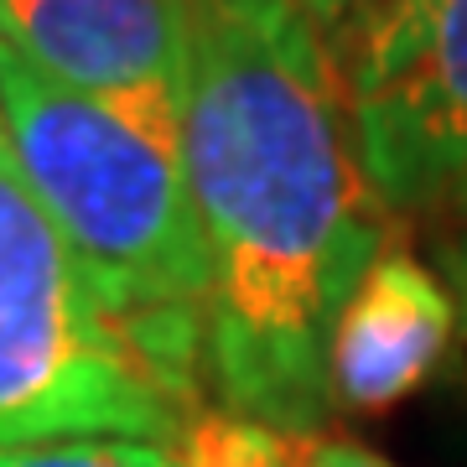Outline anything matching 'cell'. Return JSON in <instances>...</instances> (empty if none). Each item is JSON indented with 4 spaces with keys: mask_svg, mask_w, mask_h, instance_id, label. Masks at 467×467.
Masks as SVG:
<instances>
[{
    "mask_svg": "<svg viewBox=\"0 0 467 467\" xmlns=\"http://www.w3.org/2000/svg\"><path fill=\"white\" fill-rule=\"evenodd\" d=\"M0 467H182V447L135 436H84L47 447H5Z\"/></svg>",
    "mask_w": 467,
    "mask_h": 467,
    "instance_id": "8",
    "label": "cell"
},
{
    "mask_svg": "<svg viewBox=\"0 0 467 467\" xmlns=\"http://www.w3.org/2000/svg\"><path fill=\"white\" fill-rule=\"evenodd\" d=\"M198 416L202 379L99 296L0 125V451L84 436L171 447Z\"/></svg>",
    "mask_w": 467,
    "mask_h": 467,
    "instance_id": "3",
    "label": "cell"
},
{
    "mask_svg": "<svg viewBox=\"0 0 467 467\" xmlns=\"http://www.w3.org/2000/svg\"><path fill=\"white\" fill-rule=\"evenodd\" d=\"M457 306L436 265L384 250L348 291L327 333V395L337 410H389L447 368Z\"/></svg>",
    "mask_w": 467,
    "mask_h": 467,
    "instance_id": "6",
    "label": "cell"
},
{
    "mask_svg": "<svg viewBox=\"0 0 467 467\" xmlns=\"http://www.w3.org/2000/svg\"><path fill=\"white\" fill-rule=\"evenodd\" d=\"M0 47L52 84L182 130L187 0H0Z\"/></svg>",
    "mask_w": 467,
    "mask_h": 467,
    "instance_id": "5",
    "label": "cell"
},
{
    "mask_svg": "<svg viewBox=\"0 0 467 467\" xmlns=\"http://www.w3.org/2000/svg\"><path fill=\"white\" fill-rule=\"evenodd\" d=\"M182 161L208 254V384L285 441L317 436L327 333L389 250L337 63L291 0H187Z\"/></svg>",
    "mask_w": 467,
    "mask_h": 467,
    "instance_id": "1",
    "label": "cell"
},
{
    "mask_svg": "<svg viewBox=\"0 0 467 467\" xmlns=\"http://www.w3.org/2000/svg\"><path fill=\"white\" fill-rule=\"evenodd\" d=\"M451 202H457V208H462V218H467V182L457 187V192H451Z\"/></svg>",
    "mask_w": 467,
    "mask_h": 467,
    "instance_id": "12",
    "label": "cell"
},
{
    "mask_svg": "<svg viewBox=\"0 0 467 467\" xmlns=\"http://www.w3.org/2000/svg\"><path fill=\"white\" fill-rule=\"evenodd\" d=\"M0 125L99 296L177 368L208 379V254L182 130L52 84L5 47Z\"/></svg>",
    "mask_w": 467,
    "mask_h": 467,
    "instance_id": "2",
    "label": "cell"
},
{
    "mask_svg": "<svg viewBox=\"0 0 467 467\" xmlns=\"http://www.w3.org/2000/svg\"><path fill=\"white\" fill-rule=\"evenodd\" d=\"M333 63L384 208L451 198L467 182V0H379Z\"/></svg>",
    "mask_w": 467,
    "mask_h": 467,
    "instance_id": "4",
    "label": "cell"
},
{
    "mask_svg": "<svg viewBox=\"0 0 467 467\" xmlns=\"http://www.w3.org/2000/svg\"><path fill=\"white\" fill-rule=\"evenodd\" d=\"M291 5H296L312 26H317L327 47H337V42H343V36H348L353 26H358V21L379 5V0H291Z\"/></svg>",
    "mask_w": 467,
    "mask_h": 467,
    "instance_id": "10",
    "label": "cell"
},
{
    "mask_svg": "<svg viewBox=\"0 0 467 467\" xmlns=\"http://www.w3.org/2000/svg\"><path fill=\"white\" fill-rule=\"evenodd\" d=\"M182 467H296L291 441L234 410H202L182 436Z\"/></svg>",
    "mask_w": 467,
    "mask_h": 467,
    "instance_id": "7",
    "label": "cell"
},
{
    "mask_svg": "<svg viewBox=\"0 0 467 467\" xmlns=\"http://www.w3.org/2000/svg\"><path fill=\"white\" fill-rule=\"evenodd\" d=\"M436 275L447 281L451 306H457V343L467 353V234H451L436 244Z\"/></svg>",
    "mask_w": 467,
    "mask_h": 467,
    "instance_id": "11",
    "label": "cell"
},
{
    "mask_svg": "<svg viewBox=\"0 0 467 467\" xmlns=\"http://www.w3.org/2000/svg\"><path fill=\"white\" fill-rule=\"evenodd\" d=\"M291 457H296V467H395L389 457L368 451L364 441H353V436H333V431H317V436L291 441Z\"/></svg>",
    "mask_w": 467,
    "mask_h": 467,
    "instance_id": "9",
    "label": "cell"
}]
</instances>
